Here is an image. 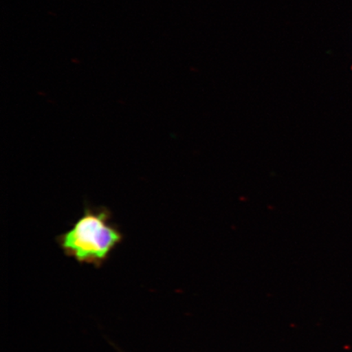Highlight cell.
<instances>
[{"label": "cell", "instance_id": "1", "mask_svg": "<svg viewBox=\"0 0 352 352\" xmlns=\"http://www.w3.org/2000/svg\"><path fill=\"white\" fill-rule=\"evenodd\" d=\"M124 239L107 206H86L72 228L56 237L66 256L81 264L100 267Z\"/></svg>", "mask_w": 352, "mask_h": 352}]
</instances>
